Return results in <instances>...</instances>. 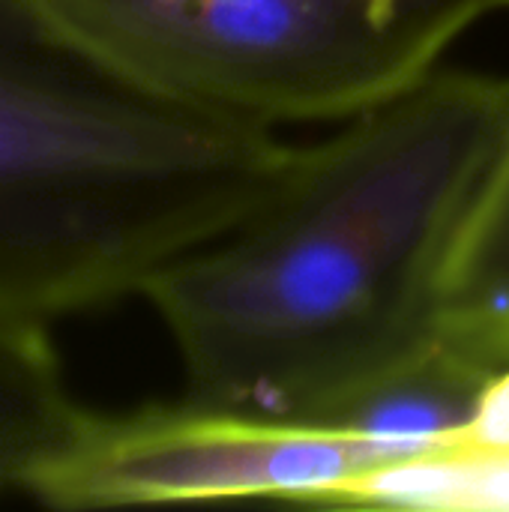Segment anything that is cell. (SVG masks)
I'll return each instance as SVG.
<instances>
[{
  "label": "cell",
  "instance_id": "cell-10",
  "mask_svg": "<svg viewBox=\"0 0 509 512\" xmlns=\"http://www.w3.org/2000/svg\"><path fill=\"white\" fill-rule=\"evenodd\" d=\"M507 3H509V0H507Z\"/></svg>",
  "mask_w": 509,
  "mask_h": 512
},
{
  "label": "cell",
  "instance_id": "cell-3",
  "mask_svg": "<svg viewBox=\"0 0 509 512\" xmlns=\"http://www.w3.org/2000/svg\"><path fill=\"white\" fill-rule=\"evenodd\" d=\"M144 90L228 123L354 120L507 0H48Z\"/></svg>",
  "mask_w": 509,
  "mask_h": 512
},
{
  "label": "cell",
  "instance_id": "cell-6",
  "mask_svg": "<svg viewBox=\"0 0 509 512\" xmlns=\"http://www.w3.org/2000/svg\"><path fill=\"white\" fill-rule=\"evenodd\" d=\"M75 411L45 324L0 312V498L24 492Z\"/></svg>",
  "mask_w": 509,
  "mask_h": 512
},
{
  "label": "cell",
  "instance_id": "cell-8",
  "mask_svg": "<svg viewBox=\"0 0 509 512\" xmlns=\"http://www.w3.org/2000/svg\"><path fill=\"white\" fill-rule=\"evenodd\" d=\"M315 507L327 510L509 512V459L420 456L351 480Z\"/></svg>",
  "mask_w": 509,
  "mask_h": 512
},
{
  "label": "cell",
  "instance_id": "cell-2",
  "mask_svg": "<svg viewBox=\"0 0 509 512\" xmlns=\"http://www.w3.org/2000/svg\"><path fill=\"white\" fill-rule=\"evenodd\" d=\"M303 147L180 108L48 0H0V312L96 309L258 210Z\"/></svg>",
  "mask_w": 509,
  "mask_h": 512
},
{
  "label": "cell",
  "instance_id": "cell-4",
  "mask_svg": "<svg viewBox=\"0 0 509 512\" xmlns=\"http://www.w3.org/2000/svg\"><path fill=\"white\" fill-rule=\"evenodd\" d=\"M408 462L384 441L333 423L273 420L201 402L129 414L75 411L24 495L51 510L276 498L315 507L330 492Z\"/></svg>",
  "mask_w": 509,
  "mask_h": 512
},
{
  "label": "cell",
  "instance_id": "cell-5",
  "mask_svg": "<svg viewBox=\"0 0 509 512\" xmlns=\"http://www.w3.org/2000/svg\"><path fill=\"white\" fill-rule=\"evenodd\" d=\"M495 372L444 336L417 363L390 375L327 423L363 432L408 459L444 453L468 429Z\"/></svg>",
  "mask_w": 509,
  "mask_h": 512
},
{
  "label": "cell",
  "instance_id": "cell-7",
  "mask_svg": "<svg viewBox=\"0 0 509 512\" xmlns=\"http://www.w3.org/2000/svg\"><path fill=\"white\" fill-rule=\"evenodd\" d=\"M509 321V135L453 243L441 285V333Z\"/></svg>",
  "mask_w": 509,
  "mask_h": 512
},
{
  "label": "cell",
  "instance_id": "cell-1",
  "mask_svg": "<svg viewBox=\"0 0 509 512\" xmlns=\"http://www.w3.org/2000/svg\"><path fill=\"white\" fill-rule=\"evenodd\" d=\"M507 135V78L438 66L303 147L258 210L138 294L186 399L327 423L429 354L453 243Z\"/></svg>",
  "mask_w": 509,
  "mask_h": 512
},
{
  "label": "cell",
  "instance_id": "cell-9",
  "mask_svg": "<svg viewBox=\"0 0 509 512\" xmlns=\"http://www.w3.org/2000/svg\"><path fill=\"white\" fill-rule=\"evenodd\" d=\"M432 456H477V459H509V369L489 378L477 414L456 444Z\"/></svg>",
  "mask_w": 509,
  "mask_h": 512
}]
</instances>
